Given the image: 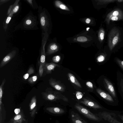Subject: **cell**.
Instances as JSON below:
<instances>
[{
    "label": "cell",
    "mask_w": 123,
    "mask_h": 123,
    "mask_svg": "<svg viewBox=\"0 0 123 123\" xmlns=\"http://www.w3.org/2000/svg\"><path fill=\"white\" fill-rule=\"evenodd\" d=\"M57 48V46L55 44H53L51 45L49 48V49L47 52V53L49 54L51 53V51L56 50Z\"/></svg>",
    "instance_id": "cb8c5ba5"
},
{
    "label": "cell",
    "mask_w": 123,
    "mask_h": 123,
    "mask_svg": "<svg viewBox=\"0 0 123 123\" xmlns=\"http://www.w3.org/2000/svg\"><path fill=\"white\" fill-rule=\"evenodd\" d=\"M104 81L107 89L113 97L116 98V94L115 90L112 83L106 78L104 79Z\"/></svg>",
    "instance_id": "ba28073f"
},
{
    "label": "cell",
    "mask_w": 123,
    "mask_h": 123,
    "mask_svg": "<svg viewBox=\"0 0 123 123\" xmlns=\"http://www.w3.org/2000/svg\"><path fill=\"white\" fill-rule=\"evenodd\" d=\"M105 35L104 30L103 29H101L98 33V37L99 40L102 41L104 39Z\"/></svg>",
    "instance_id": "ffe728a7"
},
{
    "label": "cell",
    "mask_w": 123,
    "mask_h": 123,
    "mask_svg": "<svg viewBox=\"0 0 123 123\" xmlns=\"http://www.w3.org/2000/svg\"><path fill=\"white\" fill-rule=\"evenodd\" d=\"M37 76H34L29 78L28 79V82L30 84H34L37 80Z\"/></svg>",
    "instance_id": "44dd1931"
},
{
    "label": "cell",
    "mask_w": 123,
    "mask_h": 123,
    "mask_svg": "<svg viewBox=\"0 0 123 123\" xmlns=\"http://www.w3.org/2000/svg\"><path fill=\"white\" fill-rule=\"evenodd\" d=\"M123 17V12L120 10L116 9L113 10L107 15L106 20L107 23H109L110 18L112 17Z\"/></svg>",
    "instance_id": "30bf717a"
},
{
    "label": "cell",
    "mask_w": 123,
    "mask_h": 123,
    "mask_svg": "<svg viewBox=\"0 0 123 123\" xmlns=\"http://www.w3.org/2000/svg\"><path fill=\"white\" fill-rule=\"evenodd\" d=\"M96 91L103 98L111 102H114L113 98L109 94L100 89H97Z\"/></svg>",
    "instance_id": "9c48e42d"
},
{
    "label": "cell",
    "mask_w": 123,
    "mask_h": 123,
    "mask_svg": "<svg viewBox=\"0 0 123 123\" xmlns=\"http://www.w3.org/2000/svg\"><path fill=\"white\" fill-rule=\"evenodd\" d=\"M86 85L90 88H92L93 87V85L92 83L90 81L87 82L86 83Z\"/></svg>",
    "instance_id": "4dcf8cb0"
},
{
    "label": "cell",
    "mask_w": 123,
    "mask_h": 123,
    "mask_svg": "<svg viewBox=\"0 0 123 123\" xmlns=\"http://www.w3.org/2000/svg\"><path fill=\"white\" fill-rule=\"evenodd\" d=\"M56 66L55 64L53 63H45L44 67V69L46 73H50L53 70Z\"/></svg>",
    "instance_id": "5bb4252c"
},
{
    "label": "cell",
    "mask_w": 123,
    "mask_h": 123,
    "mask_svg": "<svg viewBox=\"0 0 123 123\" xmlns=\"http://www.w3.org/2000/svg\"><path fill=\"white\" fill-rule=\"evenodd\" d=\"M19 8V6L17 5L15 6L13 9V12L14 13L16 12H17Z\"/></svg>",
    "instance_id": "1f68e13d"
},
{
    "label": "cell",
    "mask_w": 123,
    "mask_h": 123,
    "mask_svg": "<svg viewBox=\"0 0 123 123\" xmlns=\"http://www.w3.org/2000/svg\"><path fill=\"white\" fill-rule=\"evenodd\" d=\"M117 80L119 92L123 96V74L120 72L117 74Z\"/></svg>",
    "instance_id": "5b68a950"
},
{
    "label": "cell",
    "mask_w": 123,
    "mask_h": 123,
    "mask_svg": "<svg viewBox=\"0 0 123 123\" xmlns=\"http://www.w3.org/2000/svg\"><path fill=\"white\" fill-rule=\"evenodd\" d=\"M118 116L121 120L123 121V116L118 115Z\"/></svg>",
    "instance_id": "8d00e7d4"
},
{
    "label": "cell",
    "mask_w": 123,
    "mask_h": 123,
    "mask_svg": "<svg viewBox=\"0 0 123 123\" xmlns=\"http://www.w3.org/2000/svg\"><path fill=\"white\" fill-rule=\"evenodd\" d=\"M34 70L32 67H30L27 73L23 76V78L25 80L27 79L30 75L34 73Z\"/></svg>",
    "instance_id": "d6986e66"
},
{
    "label": "cell",
    "mask_w": 123,
    "mask_h": 123,
    "mask_svg": "<svg viewBox=\"0 0 123 123\" xmlns=\"http://www.w3.org/2000/svg\"><path fill=\"white\" fill-rule=\"evenodd\" d=\"M105 59V56L103 55H100L98 56L97 58L98 61L101 62L103 61Z\"/></svg>",
    "instance_id": "4316f807"
},
{
    "label": "cell",
    "mask_w": 123,
    "mask_h": 123,
    "mask_svg": "<svg viewBox=\"0 0 123 123\" xmlns=\"http://www.w3.org/2000/svg\"><path fill=\"white\" fill-rule=\"evenodd\" d=\"M55 4L56 7L61 9L67 11L70 10L69 8L66 6L60 1H55Z\"/></svg>",
    "instance_id": "9a60e30c"
},
{
    "label": "cell",
    "mask_w": 123,
    "mask_h": 123,
    "mask_svg": "<svg viewBox=\"0 0 123 123\" xmlns=\"http://www.w3.org/2000/svg\"><path fill=\"white\" fill-rule=\"evenodd\" d=\"M20 110L19 109L17 108L14 110L15 113L17 115H18L20 113Z\"/></svg>",
    "instance_id": "836d02e7"
},
{
    "label": "cell",
    "mask_w": 123,
    "mask_h": 123,
    "mask_svg": "<svg viewBox=\"0 0 123 123\" xmlns=\"http://www.w3.org/2000/svg\"><path fill=\"white\" fill-rule=\"evenodd\" d=\"M68 75L70 80L72 83L80 87H81L80 84L76 79L74 76L71 73H69Z\"/></svg>",
    "instance_id": "2e32d148"
},
{
    "label": "cell",
    "mask_w": 123,
    "mask_h": 123,
    "mask_svg": "<svg viewBox=\"0 0 123 123\" xmlns=\"http://www.w3.org/2000/svg\"><path fill=\"white\" fill-rule=\"evenodd\" d=\"M25 23L27 25H30L31 24V22L30 20L28 19L26 21Z\"/></svg>",
    "instance_id": "e575fe53"
},
{
    "label": "cell",
    "mask_w": 123,
    "mask_h": 123,
    "mask_svg": "<svg viewBox=\"0 0 123 123\" xmlns=\"http://www.w3.org/2000/svg\"><path fill=\"white\" fill-rule=\"evenodd\" d=\"M75 107L80 112L89 119L98 121L100 120V118L98 117L91 112L88 109L80 105H76Z\"/></svg>",
    "instance_id": "6da1fadb"
},
{
    "label": "cell",
    "mask_w": 123,
    "mask_h": 123,
    "mask_svg": "<svg viewBox=\"0 0 123 123\" xmlns=\"http://www.w3.org/2000/svg\"><path fill=\"white\" fill-rule=\"evenodd\" d=\"M119 39V33L117 30H113L109 35V44L110 49L112 50Z\"/></svg>",
    "instance_id": "7a4b0ae2"
},
{
    "label": "cell",
    "mask_w": 123,
    "mask_h": 123,
    "mask_svg": "<svg viewBox=\"0 0 123 123\" xmlns=\"http://www.w3.org/2000/svg\"><path fill=\"white\" fill-rule=\"evenodd\" d=\"M77 40L80 42H85L87 41V38L84 36H80L77 38Z\"/></svg>",
    "instance_id": "603a6c76"
},
{
    "label": "cell",
    "mask_w": 123,
    "mask_h": 123,
    "mask_svg": "<svg viewBox=\"0 0 123 123\" xmlns=\"http://www.w3.org/2000/svg\"><path fill=\"white\" fill-rule=\"evenodd\" d=\"M36 104V97L34 96L31 98L29 105L31 115L32 117H33L34 116L37 110Z\"/></svg>",
    "instance_id": "8992f818"
},
{
    "label": "cell",
    "mask_w": 123,
    "mask_h": 123,
    "mask_svg": "<svg viewBox=\"0 0 123 123\" xmlns=\"http://www.w3.org/2000/svg\"><path fill=\"white\" fill-rule=\"evenodd\" d=\"M99 116L111 123H122L113 117L111 113L103 112L99 113Z\"/></svg>",
    "instance_id": "3957f363"
},
{
    "label": "cell",
    "mask_w": 123,
    "mask_h": 123,
    "mask_svg": "<svg viewBox=\"0 0 123 123\" xmlns=\"http://www.w3.org/2000/svg\"><path fill=\"white\" fill-rule=\"evenodd\" d=\"M71 118L73 123H87L78 114L74 112L71 113Z\"/></svg>",
    "instance_id": "8fae6325"
},
{
    "label": "cell",
    "mask_w": 123,
    "mask_h": 123,
    "mask_svg": "<svg viewBox=\"0 0 123 123\" xmlns=\"http://www.w3.org/2000/svg\"><path fill=\"white\" fill-rule=\"evenodd\" d=\"M25 123H27V122H26Z\"/></svg>",
    "instance_id": "60d3db41"
},
{
    "label": "cell",
    "mask_w": 123,
    "mask_h": 123,
    "mask_svg": "<svg viewBox=\"0 0 123 123\" xmlns=\"http://www.w3.org/2000/svg\"><path fill=\"white\" fill-rule=\"evenodd\" d=\"M80 103L95 109L102 108V107L98 104L90 100L84 98Z\"/></svg>",
    "instance_id": "52a82bcc"
},
{
    "label": "cell",
    "mask_w": 123,
    "mask_h": 123,
    "mask_svg": "<svg viewBox=\"0 0 123 123\" xmlns=\"http://www.w3.org/2000/svg\"><path fill=\"white\" fill-rule=\"evenodd\" d=\"M60 59V57L59 56H54L53 58V60L54 62H58Z\"/></svg>",
    "instance_id": "f546056e"
},
{
    "label": "cell",
    "mask_w": 123,
    "mask_h": 123,
    "mask_svg": "<svg viewBox=\"0 0 123 123\" xmlns=\"http://www.w3.org/2000/svg\"><path fill=\"white\" fill-rule=\"evenodd\" d=\"M116 61L119 66L123 70V61H122L118 58L116 59Z\"/></svg>",
    "instance_id": "484cf974"
},
{
    "label": "cell",
    "mask_w": 123,
    "mask_h": 123,
    "mask_svg": "<svg viewBox=\"0 0 123 123\" xmlns=\"http://www.w3.org/2000/svg\"><path fill=\"white\" fill-rule=\"evenodd\" d=\"M6 81L5 79L2 80V83L0 86V107H1L2 104V99L3 94V88L4 84Z\"/></svg>",
    "instance_id": "ac0fdd59"
},
{
    "label": "cell",
    "mask_w": 123,
    "mask_h": 123,
    "mask_svg": "<svg viewBox=\"0 0 123 123\" xmlns=\"http://www.w3.org/2000/svg\"><path fill=\"white\" fill-rule=\"evenodd\" d=\"M16 51L13 50L6 55L1 60L0 64V68H2L6 65L15 56Z\"/></svg>",
    "instance_id": "277c9868"
},
{
    "label": "cell",
    "mask_w": 123,
    "mask_h": 123,
    "mask_svg": "<svg viewBox=\"0 0 123 123\" xmlns=\"http://www.w3.org/2000/svg\"><path fill=\"white\" fill-rule=\"evenodd\" d=\"M123 19V17L114 16L111 18L109 19V21L111 20L112 21H117Z\"/></svg>",
    "instance_id": "d4e9b609"
},
{
    "label": "cell",
    "mask_w": 123,
    "mask_h": 123,
    "mask_svg": "<svg viewBox=\"0 0 123 123\" xmlns=\"http://www.w3.org/2000/svg\"><path fill=\"white\" fill-rule=\"evenodd\" d=\"M12 6H10V8L9 9L8 11V14L10 12V11L11 10V8H12Z\"/></svg>",
    "instance_id": "74e56055"
},
{
    "label": "cell",
    "mask_w": 123,
    "mask_h": 123,
    "mask_svg": "<svg viewBox=\"0 0 123 123\" xmlns=\"http://www.w3.org/2000/svg\"><path fill=\"white\" fill-rule=\"evenodd\" d=\"M44 47L42 49L41 54L40 62L43 66L44 67L46 63L45 62V54L44 51Z\"/></svg>",
    "instance_id": "e0dca14e"
},
{
    "label": "cell",
    "mask_w": 123,
    "mask_h": 123,
    "mask_svg": "<svg viewBox=\"0 0 123 123\" xmlns=\"http://www.w3.org/2000/svg\"><path fill=\"white\" fill-rule=\"evenodd\" d=\"M27 1L28 2L31 4H32V0H28Z\"/></svg>",
    "instance_id": "f35d334b"
},
{
    "label": "cell",
    "mask_w": 123,
    "mask_h": 123,
    "mask_svg": "<svg viewBox=\"0 0 123 123\" xmlns=\"http://www.w3.org/2000/svg\"><path fill=\"white\" fill-rule=\"evenodd\" d=\"M83 96V94L80 92L77 91L76 92V97L78 99H79L82 98Z\"/></svg>",
    "instance_id": "83f0119b"
},
{
    "label": "cell",
    "mask_w": 123,
    "mask_h": 123,
    "mask_svg": "<svg viewBox=\"0 0 123 123\" xmlns=\"http://www.w3.org/2000/svg\"><path fill=\"white\" fill-rule=\"evenodd\" d=\"M39 62V73L40 77H41L42 76L44 69L43 66L40 62Z\"/></svg>",
    "instance_id": "7402d4cb"
},
{
    "label": "cell",
    "mask_w": 123,
    "mask_h": 123,
    "mask_svg": "<svg viewBox=\"0 0 123 123\" xmlns=\"http://www.w3.org/2000/svg\"><path fill=\"white\" fill-rule=\"evenodd\" d=\"M12 15H9L7 17L6 20V24H8L11 18Z\"/></svg>",
    "instance_id": "d6a6232c"
},
{
    "label": "cell",
    "mask_w": 123,
    "mask_h": 123,
    "mask_svg": "<svg viewBox=\"0 0 123 123\" xmlns=\"http://www.w3.org/2000/svg\"><path fill=\"white\" fill-rule=\"evenodd\" d=\"M90 19L89 18H88L86 19V22L87 24H89L90 23Z\"/></svg>",
    "instance_id": "d590c367"
},
{
    "label": "cell",
    "mask_w": 123,
    "mask_h": 123,
    "mask_svg": "<svg viewBox=\"0 0 123 123\" xmlns=\"http://www.w3.org/2000/svg\"><path fill=\"white\" fill-rule=\"evenodd\" d=\"M40 23L42 26H44L45 25V20L44 17L43 16L41 18Z\"/></svg>",
    "instance_id": "f1b7e54d"
},
{
    "label": "cell",
    "mask_w": 123,
    "mask_h": 123,
    "mask_svg": "<svg viewBox=\"0 0 123 123\" xmlns=\"http://www.w3.org/2000/svg\"><path fill=\"white\" fill-rule=\"evenodd\" d=\"M46 110L50 112L55 114H61L64 112V111L61 108L56 107H48Z\"/></svg>",
    "instance_id": "4fadbf2b"
},
{
    "label": "cell",
    "mask_w": 123,
    "mask_h": 123,
    "mask_svg": "<svg viewBox=\"0 0 123 123\" xmlns=\"http://www.w3.org/2000/svg\"><path fill=\"white\" fill-rule=\"evenodd\" d=\"M25 120L22 113H20L15 116L12 119L11 123H22Z\"/></svg>",
    "instance_id": "7c38bea8"
},
{
    "label": "cell",
    "mask_w": 123,
    "mask_h": 123,
    "mask_svg": "<svg viewBox=\"0 0 123 123\" xmlns=\"http://www.w3.org/2000/svg\"><path fill=\"white\" fill-rule=\"evenodd\" d=\"M117 1H118L119 2H122V1H123V0H117Z\"/></svg>",
    "instance_id": "ab89813d"
}]
</instances>
